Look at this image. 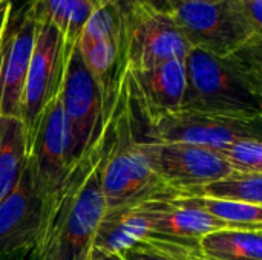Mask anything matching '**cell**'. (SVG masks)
<instances>
[{
  "mask_svg": "<svg viewBox=\"0 0 262 260\" xmlns=\"http://www.w3.org/2000/svg\"><path fill=\"white\" fill-rule=\"evenodd\" d=\"M28 159V133L18 116L0 115V201L18 182Z\"/></svg>",
  "mask_w": 262,
  "mask_h": 260,
  "instance_id": "obj_17",
  "label": "cell"
},
{
  "mask_svg": "<svg viewBox=\"0 0 262 260\" xmlns=\"http://www.w3.org/2000/svg\"><path fill=\"white\" fill-rule=\"evenodd\" d=\"M190 51L169 11L134 5L129 12L127 69L146 70L170 60L184 61Z\"/></svg>",
  "mask_w": 262,
  "mask_h": 260,
  "instance_id": "obj_10",
  "label": "cell"
},
{
  "mask_svg": "<svg viewBox=\"0 0 262 260\" xmlns=\"http://www.w3.org/2000/svg\"><path fill=\"white\" fill-rule=\"evenodd\" d=\"M130 6L129 0H109L95 6L77 43L84 64L101 90L106 115L127 72Z\"/></svg>",
  "mask_w": 262,
  "mask_h": 260,
  "instance_id": "obj_4",
  "label": "cell"
},
{
  "mask_svg": "<svg viewBox=\"0 0 262 260\" xmlns=\"http://www.w3.org/2000/svg\"><path fill=\"white\" fill-rule=\"evenodd\" d=\"M262 116L180 109L146 121L144 143H181L218 150L241 138H261Z\"/></svg>",
  "mask_w": 262,
  "mask_h": 260,
  "instance_id": "obj_6",
  "label": "cell"
},
{
  "mask_svg": "<svg viewBox=\"0 0 262 260\" xmlns=\"http://www.w3.org/2000/svg\"><path fill=\"white\" fill-rule=\"evenodd\" d=\"M35 28V6L31 0L12 12L0 41V115L18 116Z\"/></svg>",
  "mask_w": 262,
  "mask_h": 260,
  "instance_id": "obj_12",
  "label": "cell"
},
{
  "mask_svg": "<svg viewBox=\"0 0 262 260\" xmlns=\"http://www.w3.org/2000/svg\"><path fill=\"white\" fill-rule=\"evenodd\" d=\"M94 3V8L98 6V5H103L109 0H91ZM130 3L134 5H147V6H152L155 9H163V11H167L169 9V5L172 0H129Z\"/></svg>",
  "mask_w": 262,
  "mask_h": 260,
  "instance_id": "obj_26",
  "label": "cell"
},
{
  "mask_svg": "<svg viewBox=\"0 0 262 260\" xmlns=\"http://www.w3.org/2000/svg\"><path fill=\"white\" fill-rule=\"evenodd\" d=\"M68 57L69 54L60 32L49 21L37 15L34 49L18 110V118L23 121L28 133V144L41 112L60 93Z\"/></svg>",
  "mask_w": 262,
  "mask_h": 260,
  "instance_id": "obj_8",
  "label": "cell"
},
{
  "mask_svg": "<svg viewBox=\"0 0 262 260\" xmlns=\"http://www.w3.org/2000/svg\"><path fill=\"white\" fill-rule=\"evenodd\" d=\"M216 152L232 170L262 175L261 138H241L218 149Z\"/></svg>",
  "mask_w": 262,
  "mask_h": 260,
  "instance_id": "obj_22",
  "label": "cell"
},
{
  "mask_svg": "<svg viewBox=\"0 0 262 260\" xmlns=\"http://www.w3.org/2000/svg\"><path fill=\"white\" fill-rule=\"evenodd\" d=\"M181 109L262 116V38L220 57L192 48Z\"/></svg>",
  "mask_w": 262,
  "mask_h": 260,
  "instance_id": "obj_2",
  "label": "cell"
},
{
  "mask_svg": "<svg viewBox=\"0 0 262 260\" xmlns=\"http://www.w3.org/2000/svg\"><path fill=\"white\" fill-rule=\"evenodd\" d=\"M134 123L135 115L123 81L109 110L100 173L106 211L135 207L146 201L177 198L150 167Z\"/></svg>",
  "mask_w": 262,
  "mask_h": 260,
  "instance_id": "obj_3",
  "label": "cell"
},
{
  "mask_svg": "<svg viewBox=\"0 0 262 260\" xmlns=\"http://www.w3.org/2000/svg\"><path fill=\"white\" fill-rule=\"evenodd\" d=\"M193 196L262 205V175L232 170L227 176L201 187Z\"/></svg>",
  "mask_w": 262,
  "mask_h": 260,
  "instance_id": "obj_20",
  "label": "cell"
},
{
  "mask_svg": "<svg viewBox=\"0 0 262 260\" xmlns=\"http://www.w3.org/2000/svg\"><path fill=\"white\" fill-rule=\"evenodd\" d=\"M193 248L198 245L149 236L123 251L121 256L124 260H186V254Z\"/></svg>",
  "mask_w": 262,
  "mask_h": 260,
  "instance_id": "obj_23",
  "label": "cell"
},
{
  "mask_svg": "<svg viewBox=\"0 0 262 260\" xmlns=\"http://www.w3.org/2000/svg\"><path fill=\"white\" fill-rule=\"evenodd\" d=\"M184 199L220 221L226 228L262 231V205L221 201L203 196H190Z\"/></svg>",
  "mask_w": 262,
  "mask_h": 260,
  "instance_id": "obj_21",
  "label": "cell"
},
{
  "mask_svg": "<svg viewBox=\"0 0 262 260\" xmlns=\"http://www.w3.org/2000/svg\"><path fill=\"white\" fill-rule=\"evenodd\" d=\"M137 207L146 218L154 238L198 245L203 236L226 228L220 221L184 198L146 201Z\"/></svg>",
  "mask_w": 262,
  "mask_h": 260,
  "instance_id": "obj_15",
  "label": "cell"
},
{
  "mask_svg": "<svg viewBox=\"0 0 262 260\" xmlns=\"http://www.w3.org/2000/svg\"><path fill=\"white\" fill-rule=\"evenodd\" d=\"M150 167L177 196H193L201 187L227 176L232 169L216 150L181 143H144Z\"/></svg>",
  "mask_w": 262,
  "mask_h": 260,
  "instance_id": "obj_9",
  "label": "cell"
},
{
  "mask_svg": "<svg viewBox=\"0 0 262 260\" xmlns=\"http://www.w3.org/2000/svg\"><path fill=\"white\" fill-rule=\"evenodd\" d=\"M0 260H35V253L34 250L20 253V254H14V256H8V257H2Z\"/></svg>",
  "mask_w": 262,
  "mask_h": 260,
  "instance_id": "obj_28",
  "label": "cell"
},
{
  "mask_svg": "<svg viewBox=\"0 0 262 260\" xmlns=\"http://www.w3.org/2000/svg\"><path fill=\"white\" fill-rule=\"evenodd\" d=\"M198 250L212 260H262V231L215 230L200 239Z\"/></svg>",
  "mask_w": 262,
  "mask_h": 260,
  "instance_id": "obj_18",
  "label": "cell"
},
{
  "mask_svg": "<svg viewBox=\"0 0 262 260\" xmlns=\"http://www.w3.org/2000/svg\"><path fill=\"white\" fill-rule=\"evenodd\" d=\"M40 211L41 196L26 162L18 182L0 201V259L34 250Z\"/></svg>",
  "mask_w": 262,
  "mask_h": 260,
  "instance_id": "obj_14",
  "label": "cell"
},
{
  "mask_svg": "<svg viewBox=\"0 0 262 260\" xmlns=\"http://www.w3.org/2000/svg\"><path fill=\"white\" fill-rule=\"evenodd\" d=\"M12 12H14V3L11 0H0V41L6 31Z\"/></svg>",
  "mask_w": 262,
  "mask_h": 260,
  "instance_id": "obj_25",
  "label": "cell"
},
{
  "mask_svg": "<svg viewBox=\"0 0 262 260\" xmlns=\"http://www.w3.org/2000/svg\"><path fill=\"white\" fill-rule=\"evenodd\" d=\"M60 100L69 126L72 162L100 138L107 121L101 90L77 46L66 60Z\"/></svg>",
  "mask_w": 262,
  "mask_h": 260,
  "instance_id": "obj_7",
  "label": "cell"
},
{
  "mask_svg": "<svg viewBox=\"0 0 262 260\" xmlns=\"http://www.w3.org/2000/svg\"><path fill=\"white\" fill-rule=\"evenodd\" d=\"M247 15L252 18V21L262 29V0H236Z\"/></svg>",
  "mask_w": 262,
  "mask_h": 260,
  "instance_id": "obj_24",
  "label": "cell"
},
{
  "mask_svg": "<svg viewBox=\"0 0 262 260\" xmlns=\"http://www.w3.org/2000/svg\"><path fill=\"white\" fill-rule=\"evenodd\" d=\"M126 90L132 109L150 121L181 109L186 92V67L181 60H170L146 70L127 69Z\"/></svg>",
  "mask_w": 262,
  "mask_h": 260,
  "instance_id": "obj_13",
  "label": "cell"
},
{
  "mask_svg": "<svg viewBox=\"0 0 262 260\" xmlns=\"http://www.w3.org/2000/svg\"><path fill=\"white\" fill-rule=\"evenodd\" d=\"M167 11L190 49L226 57L262 38V29L236 0H172Z\"/></svg>",
  "mask_w": 262,
  "mask_h": 260,
  "instance_id": "obj_5",
  "label": "cell"
},
{
  "mask_svg": "<svg viewBox=\"0 0 262 260\" xmlns=\"http://www.w3.org/2000/svg\"><path fill=\"white\" fill-rule=\"evenodd\" d=\"M186 260H212V259L204 257V256L200 253V250H198V248H193V250H190V251L186 254Z\"/></svg>",
  "mask_w": 262,
  "mask_h": 260,
  "instance_id": "obj_29",
  "label": "cell"
},
{
  "mask_svg": "<svg viewBox=\"0 0 262 260\" xmlns=\"http://www.w3.org/2000/svg\"><path fill=\"white\" fill-rule=\"evenodd\" d=\"M28 166L41 199L66 175L71 159V138L60 93L45 107L28 144Z\"/></svg>",
  "mask_w": 262,
  "mask_h": 260,
  "instance_id": "obj_11",
  "label": "cell"
},
{
  "mask_svg": "<svg viewBox=\"0 0 262 260\" xmlns=\"http://www.w3.org/2000/svg\"><path fill=\"white\" fill-rule=\"evenodd\" d=\"M149 236L147 221L135 205L106 211L98 225L92 247L109 253H123Z\"/></svg>",
  "mask_w": 262,
  "mask_h": 260,
  "instance_id": "obj_16",
  "label": "cell"
},
{
  "mask_svg": "<svg viewBox=\"0 0 262 260\" xmlns=\"http://www.w3.org/2000/svg\"><path fill=\"white\" fill-rule=\"evenodd\" d=\"M11 2L14 3V11H15V9L21 8L25 3H28V2H31V0H11Z\"/></svg>",
  "mask_w": 262,
  "mask_h": 260,
  "instance_id": "obj_30",
  "label": "cell"
},
{
  "mask_svg": "<svg viewBox=\"0 0 262 260\" xmlns=\"http://www.w3.org/2000/svg\"><path fill=\"white\" fill-rule=\"evenodd\" d=\"M88 260H124V257L121 256V253H109V251H103V250L92 247Z\"/></svg>",
  "mask_w": 262,
  "mask_h": 260,
  "instance_id": "obj_27",
  "label": "cell"
},
{
  "mask_svg": "<svg viewBox=\"0 0 262 260\" xmlns=\"http://www.w3.org/2000/svg\"><path fill=\"white\" fill-rule=\"evenodd\" d=\"M106 129L84 155L75 159L60 184L41 199L35 260H88L106 213L101 162Z\"/></svg>",
  "mask_w": 262,
  "mask_h": 260,
  "instance_id": "obj_1",
  "label": "cell"
},
{
  "mask_svg": "<svg viewBox=\"0 0 262 260\" xmlns=\"http://www.w3.org/2000/svg\"><path fill=\"white\" fill-rule=\"evenodd\" d=\"M35 14L49 21L61 35L71 54L94 11L91 0H34Z\"/></svg>",
  "mask_w": 262,
  "mask_h": 260,
  "instance_id": "obj_19",
  "label": "cell"
}]
</instances>
